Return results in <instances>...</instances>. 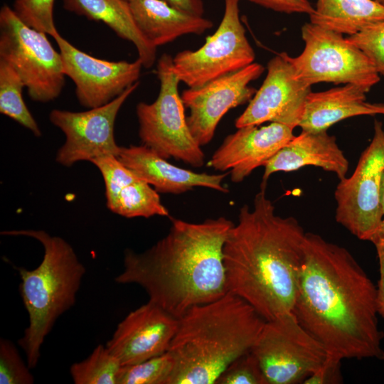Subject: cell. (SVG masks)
I'll return each instance as SVG.
<instances>
[{"mask_svg":"<svg viewBox=\"0 0 384 384\" xmlns=\"http://www.w3.org/2000/svg\"><path fill=\"white\" fill-rule=\"evenodd\" d=\"M106 203L112 212L128 218L169 216L159 193L139 177L122 187Z\"/></svg>","mask_w":384,"mask_h":384,"instance_id":"obj_24","label":"cell"},{"mask_svg":"<svg viewBox=\"0 0 384 384\" xmlns=\"http://www.w3.org/2000/svg\"><path fill=\"white\" fill-rule=\"evenodd\" d=\"M1 234L33 238L44 250L36 268H17L19 292L29 320L18 343L32 369L38 363L41 348L55 321L75 304L86 270L73 247L60 237L41 230H7Z\"/></svg>","mask_w":384,"mask_h":384,"instance_id":"obj_5","label":"cell"},{"mask_svg":"<svg viewBox=\"0 0 384 384\" xmlns=\"http://www.w3.org/2000/svg\"><path fill=\"white\" fill-rule=\"evenodd\" d=\"M378 3L380 4L381 5L384 6V0H375Z\"/></svg>","mask_w":384,"mask_h":384,"instance_id":"obj_39","label":"cell"},{"mask_svg":"<svg viewBox=\"0 0 384 384\" xmlns=\"http://www.w3.org/2000/svg\"><path fill=\"white\" fill-rule=\"evenodd\" d=\"M376 285L343 247L306 233L292 313L341 359H384Z\"/></svg>","mask_w":384,"mask_h":384,"instance_id":"obj_1","label":"cell"},{"mask_svg":"<svg viewBox=\"0 0 384 384\" xmlns=\"http://www.w3.org/2000/svg\"><path fill=\"white\" fill-rule=\"evenodd\" d=\"M247 125L228 135L208 163L216 171H228L233 183H240L265 165L294 137V128L277 122Z\"/></svg>","mask_w":384,"mask_h":384,"instance_id":"obj_17","label":"cell"},{"mask_svg":"<svg viewBox=\"0 0 384 384\" xmlns=\"http://www.w3.org/2000/svg\"><path fill=\"white\" fill-rule=\"evenodd\" d=\"M378 240H384V217L382 220L378 231L372 242L373 243L375 241Z\"/></svg>","mask_w":384,"mask_h":384,"instance_id":"obj_36","label":"cell"},{"mask_svg":"<svg viewBox=\"0 0 384 384\" xmlns=\"http://www.w3.org/2000/svg\"><path fill=\"white\" fill-rule=\"evenodd\" d=\"M240 0H224L221 22L196 50H185L173 58L180 82L195 88L238 71L254 63L255 51L240 18Z\"/></svg>","mask_w":384,"mask_h":384,"instance_id":"obj_11","label":"cell"},{"mask_svg":"<svg viewBox=\"0 0 384 384\" xmlns=\"http://www.w3.org/2000/svg\"><path fill=\"white\" fill-rule=\"evenodd\" d=\"M384 172V129L374 121V133L356 169L340 180L335 191L337 223L361 240H374L383 218L381 182Z\"/></svg>","mask_w":384,"mask_h":384,"instance_id":"obj_10","label":"cell"},{"mask_svg":"<svg viewBox=\"0 0 384 384\" xmlns=\"http://www.w3.org/2000/svg\"><path fill=\"white\" fill-rule=\"evenodd\" d=\"M170 6L186 13L201 16L204 14L202 0H164Z\"/></svg>","mask_w":384,"mask_h":384,"instance_id":"obj_35","label":"cell"},{"mask_svg":"<svg viewBox=\"0 0 384 384\" xmlns=\"http://www.w3.org/2000/svg\"><path fill=\"white\" fill-rule=\"evenodd\" d=\"M174 361L169 351L137 364L122 366L117 384H168Z\"/></svg>","mask_w":384,"mask_h":384,"instance_id":"obj_27","label":"cell"},{"mask_svg":"<svg viewBox=\"0 0 384 384\" xmlns=\"http://www.w3.org/2000/svg\"><path fill=\"white\" fill-rule=\"evenodd\" d=\"M265 321L230 292L192 307L178 319L168 351L174 361L168 384H215L231 363L251 351Z\"/></svg>","mask_w":384,"mask_h":384,"instance_id":"obj_4","label":"cell"},{"mask_svg":"<svg viewBox=\"0 0 384 384\" xmlns=\"http://www.w3.org/2000/svg\"><path fill=\"white\" fill-rule=\"evenodd\" d=\"M65 9L92 21H102L119 37L136 47L143 67L155 63L156 47L138 28L127 0H63Z\"/></svg>","mask_w":384,"mask_h":384,"instance_id":"obj_22","label":"cell"},{"mask_svg":"<svg viewBox=\"0 0 384 384\" xmlns=\"http://www.w3.org/2000/svg\"><path fill=\"white\" fill-rule=\"evenodd\" d=\"M118 159L158 193L181 194L195 187H205L228 193L223 181L230 174L196 173L176 166L154 151L142 146H120Z\"/></svg>","mask_w":384,"mask_h":384,"instance_id":"obj_18","label":"cell"},{"mask_svg":"<svg viewBox=\"0 0 384 384\" xmlns=\"http://www.w3.org/2000/svg\"><path fill=\"white\" fill-rule=\"evenodd\" d=\"M156 74L160 81L157 98L150 104L139 102L136 107L139 138L143 145L166 159L174 158L201 167L205 154L188 125L178 90L180 80L170 55L164 53L159 58Z\"/></svg>","mask_w":384,"mask_h":384,"instance_id":"obj_6","label":"cell"},{"mask_svg":"<svg viewBox=\"0 0 384 384\" xmlns=\"http://www.w3.org/2000/svg\"><path fill=\"white\" fill-rule=\"evenodd\" d=\"M0 60L17 72L32 100L47 102L61 93L65 75L60 53L46 33L26 25L6 5L0 11Z\"/></svg>","mask_w":384,"mask_h":384,"instance_id":"obj_7","label":"cell"},{"mask_svg":"<svg viewBox=\"0 0 384 384\" xmlns=\"http://www.w3.org/2000/svg\"><path fill=\"white\" fill-rule=\"evenodd\" d=\"M215 384H268L260 363L249 351L231 363Z\"/></svg>","mask_w":384,"mask_h":384,"instance_id":"obj_30","label":"cell"},{"mask_svg":"<svg viewBox=\"0 0 384 384\" xmlns=\"http://www.w3.org/2000/svg\"><path fill=\"white\" fill-rule=\"evenodd\" d=\"M52 37L60 49L64 73L74 82L76 97L85 107L110 102L139 78L143 64L139 58L134 62L102 60L81 51L58 31Z\"/></svg>","mask_w":384,"mask_h":384,"instance_id":"obj_13","label":"cell"},{"mask_svg":"<svg viewBox=\"0 0 384 384\" xmlns=\"http://www.w3.org/2000/svg\"><path fill=\"white\" fill-rule=\"evenodd\" d=\"M55 0H15L14 11L28 26L53 36L58 32L53 18Z\"/></svg>","mask_w":384,"mask_h":384,"instance_id":"obj_28","label":"cell"},{"mask_svg":"<svg viewBox=\"0 0 384 384\" xmlns=\"http://www.w3.org/2000/svg\"><path fill=\"white\" fill-rule=\"evenodd\" d=\"M274 11L291 14H311L314 7L309 0H249Z\"/></svg>","mask_w":384,"mask_h":384,"instance_id":"obj_33","label":"cell"},{"mask_svg":"<svg viewBox=\"0 0 384 384\" xmlns=\"http://www.w3.org/2000/svg\"><path fill=\"white\" fill-rule=\"evenodd\" d=\"M251 351L268 384L303 383L329 354L292 312L266 321Z\"/></svg>","mask_w":384,"mask_h":384,"instance_id":"obj_9","label":"cell"},{"mask_svg":"<svg viewBox=\"0 0 384 384\" xmlns=\"http://www.w3.org/2000/svg\"><path fill=\"white\" fill-rule=\"evenodd\" d=\"M306 166L334 173L341 180L346 177L349 163L336 137L327 131H302L265 165L262 183H267L270 176L276 172H291Z\"/></svg>","mask_w":384,"mask_h":384,"instance_id":"obj_19","label":"cell"},{"mask_svg":"<svg viewBox=\"0 0 384 384\" xmlns=\"http://www.w3.org/2000/svg\"><path fill=\"white\" fill-rule=\"evenodd\" d=\"M381 207H382V211L384 217V172L382 177V182H381Z\"/></svg>","mask_w":384,"mask_h":384,"instance_id":"obj_38","label":"cell"},{"mask_svg":"<svg viewBox=\"0 0 384 384\" xmlns=\"http://www.w3.org/2000/svg\"><path fill=\"white\" fill-rule=\"evenodd\" d=\"M370 60L380 75L384 76V21L346 37Z\"/></svg>","mask_w":384,"mask_h":384,"instance_id":"obj_31","label":"cell"},{"mask_svg":"<svg viewBox=\"0 0 384 384\" xmlns=\"http://www.w3.org/2000/svg\"><path fill=\"white\" fill-rule=\"evenodd\" d=\"M23 87L17 72L0 60V112L29 129L35 136L40 137L41 132L38 123L22 97Z\"/></svg>","mask_w":384,"mask_h":384,"instance_id":"obj_25","label":"cell"},{"mask_svg":"<svg viewBox=\"0 0 384 384\" xmlns=\"http://www.w3.org/2000/svg\"><path fill=\"white\" fill-rule=\"evenodd\" d=\"M139 84L135 82L110 102L87 111L53 110L50 121L65 137V143L57 152V162L71 166L78 161H91L104 156H117L120 146L114 136L115 119L121 107Z\"/></svg>","mask_w":384,"mask_h":384,"instance_id":"obj_12","label":"cell"},{"mask_svg":"<svg viewBox=\"0 0 384 384\" xmlns=\"http://www.w3.org/2000/svg\"><path fill=\"white\" fill-rule=\"evenodd\" d=\"M302 38L304 50L296 57L288 55V59L304 83L352 84L368 92L380 81L368 57L342 34L309 22L302 27Z\"/></svg>","mask_w":384,"mask_h":384,"instance_id":"obj_8","label":"cell"},{"mask_svg":"<svg viewBox=\"0 0 384 384\" xmlns=\"http://www.w3.org/2000/svg\"><path fill=\"white\" fill-rule=\"evenodd\" d=\"M342 359L329 354L326 360L316 370L309 375L302 383L336 384L342 382L341 365Z\"/></svg>","mask_w":384,"mask_h":384,"instance_id":"obj_32","label":"cell"},{"mask_svg":"<svg viewBox=\"0 0 384 384\" xmlns=\"http://www.w3.org/2000/svg\"><path fill=\"white\" fill-rule=\"evenodd\" d=\"M234 223L173 219L168 233L143 252L127 250L118 284L142 287L151 301L179 319L228 292L223 247Z\"/></svg>","mask_w":384,"mask_h":384,"instance_id":"obj_3","label":"cell"},{"mask_svg":"<svg viewBox=\"0 0 384 384\" xmlns=\"http://www.w3.org/2000/svg\"><path fill=\"white\" fill-rule=\"evenodd\" d=\"M262 183L253 205L242 206L223 247L228 292L266 321L292 312L306 233L294 217H282Z\"/></svg>","mask_w":384,"mask_h":384,"instance_id":"obj_2","label":"cell"},{"mask_svg":"<svg viewBox=\"0 0 384 384\" xmlns=\"http://www.w3.org/2000/svg\"><path fill=\"white\" fill-rule=\"evenodd\" d=\"M372 105L374 109L376 110L377 114H384V102L383 103H373Z\"/></svg>","mask_w":384,"mask_h":384,"instance_id":"obj_37","label":"cell"},{"mask_svg":"<svg viewBox=\"0 0 384 384\" xmlns=\"http://www.w3.org/2000/svg\"><path fill=\"white\" fill-rule=\"evenodd\" d=\"M122 366L106 346L99 344L87 358L73 363L70 373L75 384H117Z\"/></svg>","mask_w":384,"mask_h":384,"instance_id":"obj_26","label":"cell"},{"mask_svg":"<svg viewBox=\"0 0 384 384\" xmlns=\"http://www.w3.org/2000/svg\"><path fill=\"white\" fill-rule=\"evenodd\" d=\"M366 93L352 84L322 92L311 91L298 127L303 132H321L348 118L377 114L372 103L366 102Z\"/></svg>","mask_w":384,"mask_h":384,"instance_id":"obj_21","label":"cell"},{"mask_svg":"<svg viewBox=\"0 0 384 384\" xmlns=\"http://www.w3.org/2000/svg\"><path fill=\"white\" fill-rule=\"evenodd\" d=\"M373 245L376 249L379 264V279L376 285L377 311L378 316L384 319V240H378Z\"/></svg>","mask_w":384,"mask_h":384,"instance_id":"obj_34","label":"cell"},{"mask_svg":"<svg viewBox=\"0 0 384 384\" xmlns=\"http://www.w3.org/2000/svg\"><path fill=\"white\" fill-rule=\"evenodd\" d=\"M17 348L9 339H0V383L32 384L34 378Z\"/></svg>","mask_w":384,"mask_h":384,"instance_id":"obj_29","label":"cell"},{"mask_svg":"<svg viewBox=\"0 0 384 384\" xmlns=\"http://www.w3.org/2000/svg\"><path fill=\"white\" fill-rule=\"evenodd\" d=\"M178 319L148 301L118 324L106 346L122 366L137 364L169 351Z\"/></svg>","mask_w":384,"mask_h":384,"instance_id":"obj_16","label":"cell"},{"mask_svg":"<svg viewBox=\"0 0 384 384\" xmlns=\"http://www.w3.org/2000/svg\"><path fill=\"white\" fill-rule=\"evenodd\" d=\"M310 23L348 36L384 21V6L375 0H316Z\"/></svg>","mask_w":384,"mask_h":384,"instance_id":"obj_23","label":"cell"},{"mask_svg":"<svg viewBox=\"0 0 384 384\" xmlns=\"http://www.w3.org/2000/svg\"><path fill=\"white\" fill-rule=\"evenodd\" d=\"M134 21L155 47L186 34L203 33L213 27L208 18L177 9L164 0H127Z\"/></svg>","mask_w":384,"mask_h":384,"instance_id":"obj_20","label":"cell"},{"mask_svg":"<svg viewBox=\"0 0 384 384\" xmlns=\"http://www.w3.org/2000/svg\"><path fill=\"white\" fill-rule=\"evenodd\" d=\"M267 70L260 89L236 119V128L265 122H277L294 129L299 126L311 86L297 78L286 53L270 60Z\"/></svg>","mask_w":384,"mask_h":384,"instance_id":"obj_15","label":"cell"},{"mask_svg":"<svg viewBox=\"0 0 384 384\" xmlns=\"http://www.w3.org/2000/svg\"></svg>","mask_w":384,"mask_h":384,"instance_id":"obj_40","label":"cell"},{"mask_svg":"<svg viewBox=\"0 0 384 384\" xmlns=\"http://www.w3.org/2000/svg\"><path fill=\"white\" fill-rule=\"evenodd\" d=\"M264 70L261 64L254 62L203 86L183 91L182 101L189 110L187 123L201 146L210 142L219 122L230 109L252 100L257 90L250 84Z\"/></svg>","mask_w":384,"mask_h":384,"instance_id":"obj_14","label":"cell"}]
</instances>
